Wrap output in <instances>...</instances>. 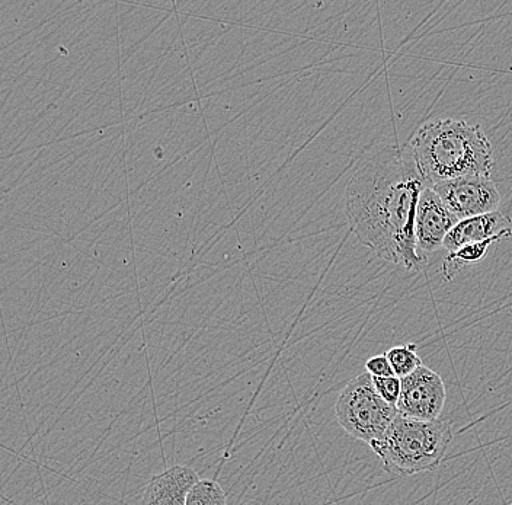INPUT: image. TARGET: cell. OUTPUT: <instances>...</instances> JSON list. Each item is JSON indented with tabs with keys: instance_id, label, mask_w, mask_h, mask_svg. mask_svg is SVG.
<instances>
[{
	"instance_id": "1",
	"label": "cell",
	"mask_w": 512,
	"mask_h": 505,
	"mask_svg": "<svg viewBox=\"0 0 512 505\" xmlns=\"http://www.w3.org/2000/svg\"><path fill=\"white\" fill-rule=\"evenodd\" d=\"M427 188L408 147L363 153L347 187V216L358 241L384 261L419 270L425 258L415 241L419 197Z\"/></svg>"
},
{
	"instance_id": "2",
	"label": "cell",
	"mask_w": 512,
	"mask_h": 505,
	"mask_svg": "<svg viewBox=\"0 0 512 505\" xmlns=\"http://www.w3.org/2000/svg\"><path fill=\"white\" fill-rule=\"evenodd\" d=\"M406 147L428 188L463 177L491 178L494 150L478 124L456 118L432 120Z\"/></svg>"
},
{
	"instance_id": "3",
	"label": "cell",
	"mask_w": 512,
	"mask_h": 505,
	"mask_svg": "<svg viewBox=\"0 0 512 505\" xmlns=\"http://www.w3.org/2000/svg\"><path fill=\"white\" fill-rule=\"evenodd\" d=\"M453 441L447 421H419L398 415L383 439L370 444L390 475L414 476L440 465Z\"/></svg>"
},
{
	"instance_id": "4",
	"label": "cell",
	"mask_w": 512,
	"mask_h": 505,
	"mask_svg": "<svg viewBox=\"0 0 512 505\" xmlns=\"http://www.w3.org/2000/svg\"><path fill=\"white\" fill-rule=\"evenodd\" d=\"M335 415L348 436L371 444L383 439L399 411L380 398L374 389L373 377L361 373L339 393Z\"/></svg>"
},
{
	"instance_id": "5",
	"label": "cell",
	"mask_w": 512,
	"mask_h": 505,
	"mask_svg": "<svg viewBox=\"0 0 512 505\" xmlns=\"http://www.w3.org/2000/svg\"><path fill=\"white\" fill-rule=\"evenodd\" d=\"M457 220L498 212L501 194L488 177H463L431 187Z\"/></svg>"
},
{
	"instance_id": "6",
	"label": "cell",
	"mask_w": 512,
	"mask_h": 505,
	"mask_svg": "<svg viewBox=\"0 0 512 505\" xmlns=\"http://www.w3.org/2000/svg\"><path fill=\"white\" fill-rule=\"evenodd\" d=\"M398 405L399 414L419 421L441 420L447 401L443 377L424 366L403 377Z\"/></svg>"
},
{
	"instance_id": "7",
	"label": "cell",
	"mask_w": 512,
	"mask_h": 505,
	"mask_svg": "<svg viewBox=\"0 0 512 505\" xmlns=\"http://www.w3.org/2000/svg\"><path fill=\"white\" fill-rule=\"evenodd\" d=\"M459 223L444 201L432 188H425L419 197L415 216V241L419 254L443 248L448 233Z\"/></svg>"
},
{
	"instance_id": "8",
	"label": "cell",
	"mask_w": 512,
	"mask_h": 505,
	"mask_svg": "<svg viewBox=\"0 0 512 505\" xmlns=\"http://www.w3.org/2000/svg\"><path fill=\"white\" fill-rule=\"evenodd\" d=\"M200 481L190 466H172L150 479L144 487L142 505H187L188 494Z\"/></svg>"
},
{
	"instance_id": "9",
	"label": "cell",
	"mask_w": 512,
	"mask_h": 505,
	"mask_svg": "<svg viewBox=\"0 0 512 505\" xmlns=\"http://www.w3.org/2000/svg\"><path fill=\"white\" fill-rule=\"evenodd\" d=\"M508 219L501 212L483 214V216L472 217V219L460 220L448 233L443 248L448 252L457 251L462 246L478 244L486 239L494 238L508 228Z\"/></svg>"
},
{
	"instance_id": "10",
	"label": "cell",
	"mask_w": 512,
	"mask_h": 505,
	"mask_svg": "<svg viewBox=\"0 0 512 505\" xmlns=\"http://www.w3.org/2000/svg\"><path fill=\"white\" fill-rule=\"evenodd\" d=\"M511 236L512 229L510 228L494 236V238L486 239V241L478 242V244L462 246L457 251L450 252L443 262L444 277L447 281L453 280L467 265L478 264V262L485 260L492 244H496L502 239L511 238Z\"/></svg>"
},
{
	"instance_id": "11",
	"label": "cell",
	"mask_w": 512,
	"mask_h": 505,
	"mask_svg": "<svg viewBox=\"0 0 512 505\" xmlns=\"http://www.w3.org/2000/svg\"><path fill=\"white\" fill-rule=\"evenodd\" d=\"M384 354L399 379L411 375L418 367L422 366V360L418 356L415 344L399 345V347L390 348Z\"/></svg>"
},
{
	"instance_id": "12",
	"label": "cell",
	"mask_w": 512,
	"mask_h": 505,
	"mask_svg": "<svg viewBox=\"0 0 512 505\" xmlns=\"http://www.w3.org/2000/svg\"><path fill=\"white\" fill-rule=\"evenodd\" d=\"M187 505H227V498L219 482L201 479L188 494Z\"/></svg>"
},
{
	"instance_id": "13",
	"label": "cell",
	"mask_w": 512,
	"mask_h": 505,
	"mask_svg": "<svg viewBox=\"0 0 512 505\" xmlns=\"http://www.w3.org/2000/svg\"><path fill=\"white\" fill-rule=\"evenodd\" d=\"M373 385L384 402L393 407L398 405L400 392H402V380L398 376L373 377Z\"/></svg>"
},
{
	"instance_id": "14",
	"label": "cell",
	"mask_w": 512,
	"mask_h": 505,
	"mask_svg": "<svg viewBox=\"0 0 512 505\" xmlns=\"http://www.w3.org/2000/svg\"><path fill=\"white\" fill-rule=\"evenodd\" d=\"M366 370L368 375L373 377L396 376L392 366H390V361L387 360L386 354H380V356L368 359L366 361Z\"/></svg>"
}]
</instances>
